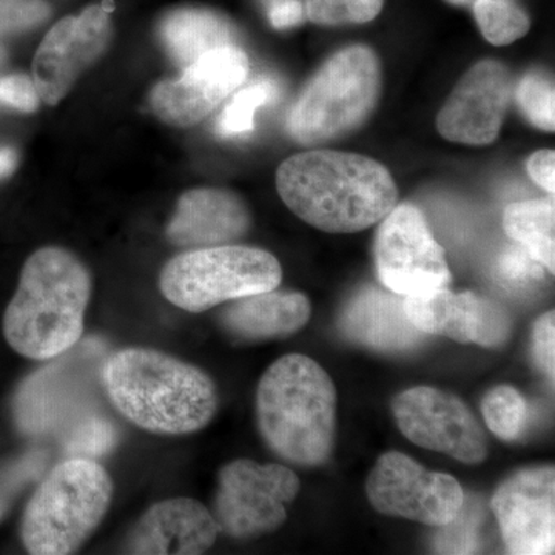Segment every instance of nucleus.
<instances>
[{
	"instance_id": "1",
	"label": "nucleus",
	"mask_w": 555,
	"mask_h": 555,
	"mask_svg": "<svg viewBox=\"0 0 555 555\" xmlns=\"http://www.w3.org/2000/svg\"><path fill=\"white\" fill-rule=\"evenodd\" d=\"M276 189L298 218L328 233L372 228L398 201L396 182L383 164L335 150H313L284 160Z\"/></svg>"
},
{
	"instance_id": "2",
	"label": "nucleus",
	"mask_w": 555,
	"mask_h": 555,
	"mask_svg": "<svg viewBox=\"0 0 555 555\" xmlns=\"http://www.w3.org/2000/svg\"><path fill=\"white\" fill-rule=\"evenodd\" d=\"M101 379L119 414L156 436L198 433L218 411V389L210 375L163 350L120 349L105 361Z\"/></svg>"
},
{
	"instance_id": "3",
	"label": "nucleus",
	"mask_w": 555,
	"mask_h": 555,
	"mask_svg": "<svg viewBox=\"0 0 555 555\" xmlns=\"http://www.w3.org/2000/svg\"><path fill=\"white\" fill-rule=\"evenodd\" d=\"M91 294L93 278L78 255L57 246L39 248L22 268L3 315V337L28 360H53L82 338Z\"/></svg>"
},
{
	"instance_id": "4",
	"label": "nucleus",
	"mask_w": 555,
	"mask_h": 555,
	"mask_svg": "<svg viewBox=\"0 0 555 555\" xmlns=\"http://www.w3.org/2000/svg\"><path fill=\"white\" fill-rule=\"evenodd\" d=\"M258 429L284 462L320 466L332 454L337 430V389L317 361L281 357L259 379Z\"/></svg>"
},
{
	"instance_id": "5",
	"label": "nucleus",
	"mask_w": 555,
	"mask_h": 555,
	"mask_svg": "<svg viewBox=\"0 0 555 555\" xmlns=\"http://www.w3.org/2000/svg\"><path fill=\"white\" fill-rule=\"evenodd\" d=\"M108 470L87 456L65 460L36 486L22 517L21 537L33 555L78 553L113 502Z\"/></svg>"
},
{
	"instance_id": "6",
	"label": "nucleus",
	"mask_w": 555,
	"mask_h": 555,
	"mask_svg": "<svg viewBox=\"0 0 555 555\" xmlns=\"http://www.w3.org/2000/svg\"><path fill=\"white\" fill-rule=\"evenodd\" d=\"M382 68L363 46L338 51L308 83L287 119L288 133L302 145H318L356 130L377 105Z\"/></svg>"
},
{
	"instance_id": "7",
	"label": "nucleus",
	"mask_w": 555,
	"mask_h": 555,
	"mask_svg": "<svg viewBox=\"0 0 555 555\" xmlns=\"http://www.w3.org/2000/svg\"><path fill=\"white\" fill-rule=\"evenodd\" d=\"M283 270L268 250L225 246L182 251L164 266L159 275L163 297L190 313L206 312L224 302L273 291Z\"/></svg>"
},
{
	"instance_id": "8",
	"label": "nucleus",
	"mask_w": 555,
	"mask_h": 555,
	"mask_svg": "<svg viewBox=\"0 0 555 555\" xmlns=\"http://www.w3.org/2000/svg\"><path fill=\"white\" fill-rule=\"evenodd\" d=\"M299 488L297 474L287 466L233 460L219 470L211 514L221 534L232 539L270 534L287 520V505Z\"/></svg>"
},
{
	"instance_id": "9",
	"label": "nucleus",
	"mask_w": 555,
	"mask_h": 555,
	"mask_svg": "<svg viewBox=\"0 0 555 555\" xmlns=\"http://www.w3.org/2000/svg\"><path fill=\"white\" fill-rule=\"evenodd\" d=\"M375 266L383 286L404 298L429 297L448 288L452 278L443 247L411 204L393 207L383 219L375 238Z\"/></svg>"
},
{
	"instance_id": "10",
	"label": "nucleus",
	"mask_w": 555,
	"mask_h": 555,
	"mask_svg": "<svg viewBox=\"0 0 555 555\" xmlns=\"http://www.w3.org/2000/svg\"><path fill=\"white\" fill-rule=\"evenodd\" d=\"M366 492L378 513L437 528L451 524L465 503L454 477L427 470L396 451L379 456L369 474Z\"/></svg>"
},
{
	"instance_id": "11",
	"label": "nucleus",
	"mask_w": 555,
	"mask_h": 555,
	"mask_svg": "<svg viewBox=\"0 0 555 555\" xmlns=\"http://www.w3.org/2000/svg\"><path fill=\"white\" fill-rule=\"evenodd\" d=\"M112 0L57 22L36 51L33 80L40 101L57 105L83 73L104 56L113 39Z\"/></svg>"
},
{
	"instance_id": "12",
	"label": "nucleus",
	"mask_w": 555,
	"mask_h": 555,
	"mask_svg": "<svg viewBox=\"0 0 555 555\" xmlns=\"http://www.w3.org/2000/svg\"><path fill=\"white\" fill-rule=\"evenodd\" d=\"M392 412L401 433L416 447L467 465H478L488 456L485 430L469 408L452 393L436 387H412L396 397Z\"/></svg>"
},
{
	"instance_id": "13",
	"label": "nucleus",
	"mask_w": 555,
	"mask_h": 555,
	"mask_svg": "<svg viewBox=\"0 0 555 555\" xmlns=\"http://www.w3.org/2000/svg\"><path fill=\"white\" fill-rule=\"evenodd\" d=\"M248 69L250 62L238 46L208 51L179 78L159 82L150 94V107L171 127L196 126L243 86Z\"/></svg>"
},
{
	"instance_id": "14",
	"label": "nucleus",
	"mask_w": 555,
	"mask_h": 555,
	"mask_svg": "<svg viewBox=\"0 0 555 555\" xmlns=\"http://www.w3.org/2000/svg\"><path fill=\"white\" fill-rule=\"evenodd\" d=\"M491 507L511 554H554V466L514 474L496 488Z\"/></svg>"
},
{
	"instance_id": "15",
	"label": "nucleus",
	"mask_w": 555,
	"mask_h": 555,
	"mask_svg": "<svg viewBox=\"0 0 555 555\" xmlns=\"http://www.w3.org/2000/svg\"><path fill=\"white\" fill-rule=\"evenodd\" d=\"M511 93L513 78L505 65L491 60L478 62L438 113V133L459 144H491L502 130Z\"/></svg>"
},
{
	"instance_id": "16",
	"label": "nucleus",
	"mask_w": 555,
	"mask_h": 555,
	"mask_svg": "<svg viewBox=\"0 0 555 555\" xmlns=\"http://www.w3.org/2000/svg\"><path fill=\"white\" fill-rule=\"evenodd\" d=\"M404 310L418 331L454 341L495 347L511 335L509 313L474 292L454 294L449 288L429 297L404 298Z\"/></svg>"
},
{
	"instance_id": "17",
	"label": "nucleus",
	"mask_w": 555,
	"mask_h": 555,
	"mask_svg": "<svg viewBox=\"0 0 555 555\" xmlns=\"http://www.w3.org/2000/svg\"><path fill=\"white\" fill-rule=\"evenodd\" d=\"M221 534L203 503L189 496L160 500L130 529L122 550L139 555H198L207 553Z\"/></svg>"
},
{
	"instance_id": "18",
	"label": "nucleus",
	"mask_w": 555,
	"mask_h": 555,
	"mask_svg": "<svg viewBox=\"0 0 555 555\" xmlns=\"http://www.w3.org/2000/svg\"><path fill=\"white\" fill-rule=\"evenodd\" d=\"M251 228L247 204L224 189H193L178 199L166 236L175 247L225 246L243 238Z\"/></svg>"
},
{
	"instance_id": "19",
	"label": "nucleus",
	"mask_w": 555,
	"mask_h": 555,
	"mask_svg": "<svg viewBox=\"0 0 555 555\" xmlns=\"http://www.w3.org/2000/svg\"><path fill=\"white\" fill-rule=\"evenodd\" d=\"M347 338L379 352H404L422 345L425 332L411 323L404 297L378 287H366L350 299L339 318Z\"/></svg>"
},
{
	"instance_id": "20",
	"label": "nucleus",
	"mask_w": 555,
	"mask_h": 555,
	"mask_svg": "<svg viewBox=\"0 0 555 555\" xmlns=\"http://www.w3.org/2000/svg\"><path fill=\"white\" fill-rule=\"evenodd\" d=\"M312 306L298 292H259L233 299L219 313V324L240 341H264L288 337L308 324Z\"/></svg>"
},
{
	"instance_id": "21",
	"label": "nucleus",
	"mask_w": 555,
	"mask_h": 555,
	"mask_svg": "<svg viewBox=\"0 0 555 555\" xmlns=\"http://www.w3.org/2000/svg\"><path fill=\"white\" fill-rule=\"evenodd\" d=\"M160 39L171 60L188 67L208 51L236 46L232 22L207 9H178L160 22Z\"/></svg>"
},
{
	"instance_id": "22",
	"label": "nucleus",
	"mask_w": 555,
	"mask_h": 555,
	"mask_svg": "<svg viewBox=\"0 0 555 555\" xmlns=\"http://www.w3.org/2000/svg\"><path fill=\"white\" fill-rule=\"evenodd\" d=\"M503 228L511 240L551 273L555 272V208L554 201L531 199L509 204L503 217Z\"/></svg>"
},
{
	"instance_id": "23",
	"label": "nucleus",
	"mask_w": 555,
	"mask_h": 555,
	"mask_svg": "<svg viewBox=\"0 0 555 555\" xmlns=\"http://www.w3.org/2000/svg\"><path fill=\"white\" fill-rule=\"evenodd\" d=\"M474 14L485 39L492 46H509L531 28L528 14L516 0H474Z\"/></svg>"
},
{
	"instance_id": "24",
	"label": "nucleus",
	"mask_w": 555,
	"mask_h": 555,
	"mask_svg": "<svg viewBox=\"0 0 555 555\" xmlns=\"http://www.w3.org/2000/svg\"><path fill=\"white\" fill-rule=\"evenodd\" d=\"M280 89L272 79H259L238 91L219 116L217 131L221 137L235 138L250 133L255 127L258 108L264 107L278 98Z\"/></svg>"
},
{
	"instance_id": "25",
	"label": "nucleus",
	"mask_w": 555,
	"mask_h": 555,
	"mask_svg": "<svg viewBox=\"0 0 555 555\" xmlns=\"http://www.w3.org/2000/svg\"><path fill=\"white\" fill-rule=\"evenodd\" d=\"M481 412L491 433L502 440H514L526 425L528 403L514 387L499 386L486 393Z\"/></svg>"
},
{
	"instance_id": "26",
	"label": "nucleus",
	"mask_w": 555,
	"mask_h": 555,
	"mask_svg": "<svg viewBox=\"0 0 555 555\" xmlns=\"http://www.w3.org/2000/svg\"><path fill=\"white\" fill-rule=\"evenodd\" d=\"M49 460L46 451L35 449L0 466V524L9 517L17 499L46 474Z\"/></svg>"
},
{
	"instance_id": "27",
	"label": "nucleus",
	"mask_w": 555,
	"mask_h": 555,
	"mask_svg": "<svg viewBox=\"0 0 555 555\" xmlns=\"http://www.w3.org/2000/svg\"><path fill=\"white\" fill-rule=\"evenodd\" d=\"M385 0H306L309 21L318 25L366 24L382 13Z\"/></svg>"
},
{
	"instance_id": "28",
	"label": "nucleus",
	"mask_w": 555,
	"mask_h": 555,
	"mask_svg": "<svg viewBox=\"0 0 555 555\" xmlns=\"http://www.w3.org/2000/svg\"><path fill=\"white\" fill-rule=\"evenodd\" d=\"M555 91L553 80L540 73H529L518 83L517 101L535 127L554 131L555 126Z\"/></svg>"
},
{
	"instance_id": "29",
	"label": "nucleus",
	"mask_w": 555,
	"mask_h": 555,
	"mask_svg": "<svg viewBox=\"0 0 555 555\" xmlns=\"http://www.w3.org/2000/svg\"><path fill=\"white\" fill-rule=\"evenodd\" d=\"M481 511L474 509V505L466 506L463 503L462 509L456 514L451 524L441 526L443 532L437 535L436 547L440 553H474L477 547V529L480 524Z\"/></svg>"
},
{
	"instance_id": "30",
	"label": "nucleus",
	"mask_w": 555,
	"mask_h": 555,
	"mask_svg": "<svg viewBox=\"0 0 555 555\" xmlns=\"http://www.w3.org/2000/svg\"><path fill=\"white\" fill-rule=\"evenodd\" d=\"M50 13L46 0H0V35L38 27Z\"/></svg>"
},
{
	"instance_id": "31",
	"label": "nucleus",
	"mask_w": 555,
	"mask_h": 555,
	"mask_svg": "<svg viewBox=\"0 0 555 555\" xmlns=\"http://www.w3.org/2000/svg\"><path fill=\"white\" fill-rule=\"evenodd\" d=\"M496 273L507 286L524 287L543 278V266L525 248H509L499 259Z\"/></svg>"
},
{
	"instance_id": "32",
	"label": "nucleus",
	"mask_w": 555,
	"mask_h": 555,
	"mask_svg": "<svg viewBox=\"0 0 555 555\" xmlns=\"http://www.w3.org/2000/svg\"><path fill=\"white\" fill-rule=\"evenodd\" d=\"M39 93L35 80L25 75H10L0 78V104L24 113L36 112L39 107Z\"/></svg>"
},
{
	"instance_id": "33",
	"label": "nucleus",
	"mask_w": 555,
	"mask_h": 555,
	"mask_svg": "<svg viewBox=\"0 0 555 555\" xmlns=\"http://www.w3.org/2000/svg\"><path fill=\"white\" fill-rule=\"evenodd\" d=\"M532 353L537 366L554 383L555 377V315L553 310L545 313L532 332Z\"/></svg>"
},
{
	"instance_id": "34",
	"label": "nucleus",
	"mask_w": 555,
	"mask_h": 555,
	"mask_svg": "<svg viewBox=\"0 0 555 555\" xmlns=\"http://www.w3.org/2000/svg\"><path fill=\"white\" fill-rule=\"evenodd\" d=\"M529 177L534 179L540 188L554 195L555 190V153L553 150L537 152L526 163Z\"/></svg>"
},
{
	"instance_id": "35",
	"label": "nucleus",
	"mask_w": 555,
	"mask_h": 555,
	"mask_svg": "<svg viewBox=\"0 0 555 555\" xmlns=\"http://www.w3.org/2000/svg\"><path fill=\"white\" fill-rule=\"evenodd\" d=\"M305 16V5L298 0H275L269 11L270 24L278 30L301 24Z\"/></svg>"
},
{
	"instance_id": "36",
	"label": "nucleus",
	"mask_w": 555,
	"mask_h": 555,
	"mask_svg": "<svg viewBox=\"0 0 555 555\" xmlns=\"http://www.w3.org/2000/svg\"><path fill=\"white\" fill-rule=\"evenodd\" d=\"M17 167V153L13 149H0V178L9 177Z\"/></svg>"
},
{
	"instance_id": "37",
	"label": "nucleus",
	"mask_w": 555,
	"mask_h": 555,
	"mask_svg": "<svg viewBox=\"0 0 555 555\" xmlns=\"http://www.w3.org/2000/svg\"><path fill=\"white\" fill-rule=\"evenodd\" d=\"M449 3H454V5H466V3L474 2V0H448Z\"/></svg>"
},
{
	"instance_id": "38",
	"label": "nucleus",
	"mask_w": 555,
	"mask_h": 555,
	"mask_svg": "<svg viewBox=\"0 0 555 555\" xmlns=\"http://www.w3.org/2000/svg\"><path fill=\"white\" fill-rule=\"evenodd\" d=\"M3 61H5V50L0 46V64H2Z\"/></svg>"
}]
</instances>
